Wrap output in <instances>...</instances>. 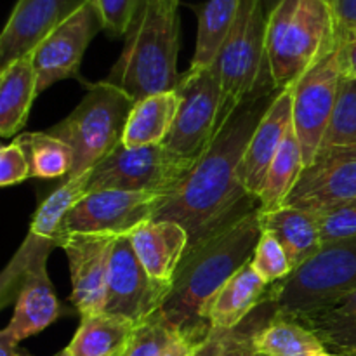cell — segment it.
Wrapping results in <instances>:
<instances>
[{"label": "cell", "mask_w": 356, "mask_h": 356, "mask_svg": "<svg viewBox=\"0 0 356 356\" xmlns=\"http://www.w3.org/2000/svg\"><path fill=\"white\" fill-rule=\"evenodd\" d=\"M63 356H66V355H65V353H63Z\"/></svg>", "instance_id": "7dc6e473"}, {"label": "cell", "mask_w": 356, "mask_h": 356, "mask_svg": "<svg viewBox=\"0 0 356 356\" xmlns=\"http://www.w3.org/2000/svg\"><path fill=\"white\" fill-rule=\"evenodd\" d=\"M323 245L356 236V200L316 214Z\"/></svg>", "instance_id": "836d02e7"}, {"label": "cell", "mask_w": 356, "mask_h": 356, "mask_svg": "<svg viewBox=\"0 0 356 356\" xmlns=\"http://www.w3.org/2000/svg\"><path fill=\"white\" fill-rule=\"evenodd\" d=\"M136 101L113 83L101 80L89 86L79 106L49 129L72 148L73 169L68 177L92 170L124 139L125 125ZM66 177V179H68Z\"/></svg>", "instance_id": "8992f818"}, {"label": "cell", "mask_w": 356, "mask_h": 356, "mask_svg": "<svg viewBox=\"0 0 356 356\" xmlns=\"http://www.w3.org/2000/svg\"><path fill=\"white\" fill-rule=\"evenodd\" d=\"M104 30L103 19L92 0H86L31 52L37 73V94L56 82L79 76L80 63L90 40Z\"/></svg>", "instance_id": "5bb4252c"}, {"label": "cell", "mask_w": 356, "mask_h": 356, "mask_svg": "<svg viewBox=\"0 0 356 356\" xmlns=\"http://www.w3.org/2000/svg\"><path fill=\"white\" fill-rule=\"evenodd\" d=\"M177 334L179 332L167 325L156 313L149 320L139 323L122 356H162Z\"/></svg>", "instance_id": "d6a6232c"}, {"label": "cell", "mask_w": 356, "mask_h": 356, "mask_svg": "<svg viewBox=\"0 0 356 356\" xmlns=\"http://www.w3.org/2000/svg\"><path fill=\"white\" fill-rule=\"evenodd\" d=\"M252 343L259 356H323L329 353L312 330L291 316L278 315L275 308L264 318L261 315L256 316Z\"/></svg>", "instance_id": "cb8c5ba5"}, {"label": "cell", "mask_w": 356, "mask_h": 356, "mask_svg": "<svg viewBox=\"0 0 356 356\" xmlns=\"http://www.w3.org/2000/svg\"><path fill=\"white\" fill-rule=\"evenodd\" d=\"M250 264L266 285L277 284L294 271L284 245L278 242L273 233L264 232V229L261 233V238L257 242L256 250H254Z\"/></svg>", "instance_id": "1f68e13d"}, {"label": "cell", "mask_w": 356, "mask_h": 356, "mask_svg": "<svg viewBox=\"0 0 356 356\" xmlns=\"http://www.w3.org/2000/svg\"><path fill=\"white\" fill-rule=\"evenodd\" d=\"M341 33L346 35L356 28V0H336L334 3Z\"/></svg>", "instance_id": "60d3db41"}, {"label": "cell", "mask_w": 356, "mask_h": 356, "mask_svg": "<svg viewBox=\"0 0 356 356\" xmlns=\"http://www.w3.org/2000/svg\"><path fill=\"white\" fill-rule=\"evenodd\" d=\"M291 318L312 330L329 353L356 356V291L302 309Z\"/></svg>", "instance_id": "7402d4cb"}, {"label": "cell", "mask_w": 356, "mask_h": 356, "mask_svg": "<svg viewBox=\"0 0 356 356\" xmlns=\"http://www.w3.org/2000/svg\"><path fill=\"white\" fill-rule=\"evenodd\" d=\"M261 228L273 233L284 245L292 270L305 266L322 250L323 242L316 214L294 207H280L277 211H261Z\"/></svg>", "instance_id": "603a6c76"}, {"label": "cell", "mask_w": 356, "mask_h": 356, "mask_svg": "<svg viewBox=\"0 0 356 356\" xmlns=\"http://www.w3.org/2000/svg\"><path fill=\"white\" fill-rule=\"evenodd\" d=\"M254 327H256V316L252 322L247 318L242 325L232 330V336L221 356H259L252 343Z\"/></svg>", "instance_id": "8d00e7d4"}, {"label": "cell", "mask_w": 356, "mask_h": 356, "mask_svg": "<svg viewBox=\"0 0 356 356\" xmlns=\"http://www.w3.org/2000/svg\"><path fill=\"white\" fill-rule=\"evenodd\" d=\"M292 127V89L278 90L266 113L254 131L242 162L243 188L247 193L259 200L266 174L277 156L289 129Z\"/></svg>", "instance_id": "ac0fdd59"}, {"label": "cell", "mask_w": 356, "mask_h": 356, "mask_svg": "<svg viewBox=\"0 0 356 356\" xmlns=\"http://www.w3.org/2000/svg\"><path fill=\"white\" fill-rule=\"evenodd\" d=\"M195 162L170 152L165 145L127 148L118 145L92 170L87 193L99 190L174 191Z\"/></svg>", "instance_id": "9c48e42d"}, {"label": "cell", "mask_w": 356, "mask_h": 356, "mask_svg": "<svg viewBox=\"0 0 356 356\" xmlns=\"http://www.w3.org/2000/svg\"><path fill=\"white\" fill-rule=\"evenodd\" d=\"M177 110H179L177 90L153 94L136 101L125 125L122 145L127 148L163 145L167 136L172 131Z\"/></svg>", "instance_id": "484cf974"}, {"label": "cell", "mask_w": 356, "mask_h": 356, "mask_svg": "<svg viewBox=\"0 0 356 356\" xmlns=\"http://www.w3.org/2000/svg\"><path fill=\"white\" fill-rule=\"evenodd\" d=\"M242 0H207L197 7V47L190 70H207L218 61V56L235 24Z\"/></svg>", "instance_id": "83f0119b"}, {"label": "cell", "mask_w": 356, "mask_h": 356, "mask_svg": "<svg viewBox=\"0 0 356 356\" xmlns=\"http://www.w3.org/2000/svg\"><path fill=\"white\" fill-rule=\"evenodd\" d=\"M138 325L125 316L110 313L86 316L63 353L66 356H122Z\"/></svg>", "instance_id": "4316f807"}, {"label": "cell", "mask_w": 356, "mask_h": 356, "mask_svg": "<svg viewBox=\"0 0 356 356\" xmlns=\"http://www.w3.org/2000/svg\"><path fill=\"white\" fill-rule=\"evenodd\" d=\"M0 356H28V355H23V353H17L16 348L10 346V344L7 343H0ZM56 356H63V351L59 355Z\"/></svg>", "instance_id": "b9f144b4"}, {"label": "cell", "mask_w": 356, "mask_h": 356, "mask_svg": "<svg viewBox=\"0 0 356 356\" xmlns=\"http://www.w3.org/2000/svg\"><path fill=\"white\" fill-rule=\"evenodd\" d=\"M37 73L31 54L3 66L0 73V136L14 138L30 117L37 97Z\"/></svg>", "instance_id": "d4e9b609"}, {"label": "cell", "mask_w": 356, "mask_h": 356, "mask_svg": "<svg viewBox=\"0 0 356 356\" xmlns=\"http://www.w3.org/2000/svg\"><path fill=\"white\" fill-rule=\"evenodd\" d=\"M356 200V148L318 153L305 167L284 207L320 214Z\"/></svg>", "instance_id": "9a60e30c"}, {"label": "cell", "mask_w": 356, "mask_h": 356, "mask_svg": "<svg viewBox=\"0 0 356 356\" xmlns=\"http://www.w3.org/2000/svg\"><path fill=\"white\" fill-rule=\"evenodd\" d=\"M103 19L104 30L113 37H125L141 0H92Z\"/></svg>", "instance_id": "d590c367"}, {"label": "cell", "mask_w": 356, "mask_h": 356, "mask_svg": "<svg viewBox=\"0 0 356 356\" xmlns=\"http://www.w3.org/2000/svg\"><path fill=\"white\" fill-rule=\"evenodd\" d=\"M351 291H356V236L323 245L305 266L270 285L264 301L278 315L292 316Z\"/></svg>", "instance_id": "52a82bcc"}, {"label": "cell", "mask_w": 356, "mask_h": 356, "mask_svg": "<svg viewBox=\"0 0 356 356\" xmlns=\"http://www.w3.org/2000/svg\"><path fill=\"white\" fill-rule=\"evenodd\" d=\"M278 2H280V0H263V6H264V9H266V13L270 14L271 10L278 6Z\"/></svg>", "instance_id": "7bdbcfd3"}, {"label": "cell", "mask_w": 356, "mask_h": 356, "mask_svg": "<svg viewBox=\"0 0 356 356\" xmlns=\"http://www.w3.org/2000/svg\"><path fill=\"white\" fill-rule=\"evenodd\" d=\"M229 336H232V330H212L211 336L190 356H221L228 344Z\"/></svg>", "instance_id": "ab89813d"}, {"label": "cell", "mask_w": 356, "mask_h": 356, "mask_svg": "<svg viewBox=\"0 0 356 356\" xmlns=\"http://www.w3.org/2000/svg\"><path fill=\"white\" fill-rule=\"evenodd\" d=\"M86 0H17L0 35V68L31 54Z\"/></svg>", "instance_id": "e0dca14e"}, {"label": "cell", "mask_w": 356, "mask_h": 356, "mask_svg": "<svg viewBox=\"0 0 356 356\" xmlns=\"http://www.w3.org/2000/svg\"><path fill=\"white\" fill-rule=\"evenodd\" d=\"M327 2H329V3H330V6H332V7H334V3H336V0H327Z\"/></svg>", "instance_id": "ee69618b"}, {"label": "cell", "mask_w": 356, "mask_h": 356, "mask_svg": "<svg viewBox=\"0 0 356 356\" xmlns=\"http://www.w3.org/2000/svg\"><path fill=\"white\" fill-rule=\"evenodd\" d=\"M212 334V332H211ZM211 334L179 332L162 356H190Z\"/></svg>", "instance_id": "74e56055"}, {"label": "cell", "mask_w": 356, "mask_h": 356, "mask_svg": "<svg viewBox=\"0 0 356 356\" xmlns=\"http://www.w3.org/2000/svg\"><path fill=\"white\" fill-rule=\"evenodd\" d=\"M179 110L163 145L176 155L197 163L221 129L222 87L214 65L207 70H188L177 83Z\"/></svg>", "instance_id": "30bf717a"}, {"label": "cell", "mask_w": 356, "mask_h": 356, "mask_svg": "<svg viewBox=\"0 0 356 356\" xmlns=\"http://www.w3.org/2000/svg\"><path fill=\"white\" fill-rule=\"evenodd\" d=\"M261 207L188 247L160 318L177 332L211 334L202 318L209 299L249 261L261 238Z\"/></svg>", "instance_id": "7a4b0ae2"}, {"label": "cell", "mask_w": 356, "mask_h": 356, "mask_svg": "<svg viewBox=\"0 0 356 356\" xmlns=\"http://www.w3.org/2000/svg\"><path fill=\"white\" fill-rule=\"evenodd\" d=\"M346 148H356V80L343 76L336 108L318 153Z\"/></svg>", "instance_id": "4dcf8cb0"}, {"label": "cell", "mask_w": 356, "mask_h": 356, "mask_svg": "<svg viewBox=\"0 0 356 356\" xmlns=\"http://www.w3.org/2000/svg\"><path fill=\"white\" fill-rule=\"evenodd\" d=\"M31 177V163L26 148L19 138L0 149V184L3 188L16 186Z\"/></svg>", "instance_id": "e575fe53"}, {"label": "cell", "mask_w": 356, "mask_h": 356, "mask_svg": "<svg viewBox=\"0 0 356 356\" xmlns=\"http://www.w3.org/2000/svg\"><path fill=\"white\" fill-rule=\"evenodd\" d=\"M350 33H353V35H356V28H355V30H353V31H350Z\"/></svg>", "instance_id": "bcb514c9"}, {"label": "cell", "mask_w": 356, "mask_h": 356, "mask_svg": "<svg viewBox=\"0 0 356 356\" xmlns=\"http://www.w3.org/2000/svg\"><path fill=\"white\" fill-rule=\"evenodd\" d=\"M115 238V235L73 233L63 240L61 249L72 275V302L82 318L104 312Z\"/></svg>", "instance_id": "2e32d148"}, {"label": "cell", "mask_w": 356, "mask_h": 356, "mask_svg": "<svg viewBox=\"0 0 356 356\" xmlns=\"http://www.w3.org/2000/svg\"><path fill=\"white\" fill-rule=\"evenodd\" d=\"M277 92L256 97L235 111L153 218L183 226L190 247L261 207L259 200L243 188L240 170L254 131Z\"/></svg>", "instance_id": "6da1fadb"}, {"label": "cell", "mask_w": 356, "mask_h": 356, "mask_svg": "<svg viewBox=\"0 0 356 356\" xmlns=\"http://www.w3.org/2000/svg\"><path fill=\"white\" fill-rule=\"evenodd\" d=\"M90 170L68 177L56 188L35 212L30 232L0 277V306L16 301L23 282L30 275L47 270V259L56 247H61V225L66 214L87 195Z\"/></svg>", "instance_id": "ba28073f"}, {"label": "cell", "mask_w": 356, "mask_h": 356, "mask_svg": "<svg viewBox=\"0 0 356 356\" xmlns=\"http://www.w3.org/2000/svg\"><path fill=\"white\" fill-rule=\"evenodd\" d=\"M169 191L99 190L87 193L61 225L63 240L73 233L129 235L152 221L169 197Z\"/></svg>", "instance_id": "8fae6325"}, {"label": "cell", "mask_w": 356, "mask_h": 356, "mask_svg": "<svg viewBox=\"0 0 356 356\" xmlns=\"http://www.w3.org/2000/svg\"><path fill=\"white\" fill-rule=\"evenodd\" d=\"M337 54H339V65L344 79L356 80V35L346 33L341 38Z\"/></svg>", "instance_id": "f35d334b"}, {"label": "cell", "mask_w": 356, "mask_h": 356, "mask_svg": "<svg viewBox=\"0 0 356 356\" xmlns=\"http://www.w3.org/2000/svg\"><path fill=\"white\" fill-rule=\"evenodd\" d=\"M132 249L155 280L172 284L184 254L190 247V236L174 221H146L129 233Z\"/></svg>", "instance_id": "ffe728a7"}, {"label": "cell", "mask_w": 356, "mask_h": 356, "mask_svg": "<svg viewBox=\"0 0 356 356\" xmlns=\"http://www.w3.org/2000/svg\"><path fill=\"white\" fill-rule=\"evenodd\" d=\"M172 284L155 280L136 256L129 235L115 238L108 273L104 312L143 323L167 301Z\"/></svg>", "instance_id": "4fadbf2b"}, {"label": "cell", "mask_w": 356, "mask_h": 356, "mask_svg": "<svg viewBox=\"0 0 356 356\" xmlns=\"http://www.w3.org/2000/svg\"><path fill=\"white\" fill-rule=\"evenodd\" d=\"M337 49L291 87L292 125L301 145L305 167L316 159L339 96L343 72Z\"/></svg>", "instance_id": "7c38bea8"}, {"label": "cell", "mask_w": 356, "mask_h": 356, "mask_svg": "<svg viewBox=\"0 0 356 356\" xmlns=\"http://www.w3.org/2000/svg\"><path fill=\"white\" fill-rule=\"evenodd\" d=\"M336 10L327 0H280L268 14L266 54L277 90L294 86L341 44Z\"/></svg>", "instance_id": "277c9868"}, {"label": "cell", "mask_w": 356, "mask_h": 356, "mask_svg": "<svg viewBox=\"0 0 356 356\" xmlns=\"http://www.w3.org/2000/svg\"><path fill=\"white\" fill-rule=\"evenodd\" d=\"M26 148L31 163V177L58 179L68 177L73 169V152L65 141L45 132L17 136Z\"/></svg>", "instance_id": "f546056e"}, {"label": "cell", "mask_w": 356, "mask_h": 356, "mask_svg": "<svg viewBox=\"0 0 356 356\" xmlns=\"http://www.w3.org/2000/svg\"><path fill=\"white\" fill-rule=\"evenodd\" d=\"M302 170H305L302 149L294 125H292L266 174L263 193L259 197L261 211L270 212L284 207L285 200L298 184Z\"/></svg>", "instance_id": "f1b7e54d"}, {"label": "cell", "mask_w": 356, "mask_h": 356, "mask_svg": "<svg viewBox=\"0 0 356 356\" xmlns=\"http://www.w3.org/2000/svg\"><path fill=\"white\" fill-rule=\"evenodd\" d=\"M268 287L249 261L209 299L202 318L212 330H235L263 305Z\"/></svg>", "instance_id": "44dd1931"}, {"label": "cell", "mask_w": 356, "mask_h": 356, "mask_svg": "<svg viewBox=\"0 0 356 356\" xmlns=\"http://www.w3.org/2000/svg\"><path fill=\"white\" fill-rule=\"evenodd\" d=\"M179 31V0H141L124 49L104 80L134 101L176 90Z\"/></svg>", "instance_id": "3957f363"}, {"label": "cell", "mask_w": 356, "mask_h": 356, "mask_svg": "<svg viewBox=\"0 0 356 356\" xmlns=\"http://www.w3.org/2000/svg\"><path fill=\"white\" fill-rule=\"evenodd\" d=\"M266 30L268 13L263 0H242L235 24L216 61L222 87L221 129L240 106L277 92L268 65Z\"/></svg>", "instance_id": "5b68a950"}, {"label": "cell", "mask_w": 356, "mask_h": 356, "mask_svg": "<svg viewBox=\"0 0 356 356\" xmlns=\"http://www.w3.org/2000/svg\"><path fill=\"white\" fill-rule=\"evenodd\" d=\"M323 356H343V355H334V353H327V355H323Z\"/></svg>", "instance_id": "f6af8a7d"}, {"label": "cell", "mask_w": 356, "mask_h": 356, "mask_svg": "<svg viewBox=\"0 0 356 356\" xmlns=\"http://www.w3.org/2000/svg\"><path fill=\"white\" fill-rule=\"evenodd\" d=\"M63 315V305L56 296L47 270L30 275L23 282L14 301L10 322L0 334V343L16 348L21 341L37 336Z\"/></svg>", "instance_id": "d6986e66"}]
</instances>
